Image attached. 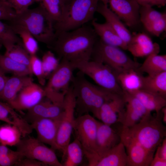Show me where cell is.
Masks as SVG:
<instances>
[{"instance_id":"5b68a950","label":"cell","mask_w":166,"mask_h":166,"mask_svg":"<svg viewBox=\"0 0 166 166\" xmlns=\"http://www.w3.org/2000/svg\"><path fill=\"white\" fill-rule=\"evenodd\" d=\"M101 0H73L65 6L61 19L54 24L55 32L71 30L93 19Z\"/></svg>"},{"instance_id":"277c9868","label":"cell","mask_w":166,"mask_h":166,"mask_svg":"<svg viewBox=\"0 0 166 166\" xmlns=\"http://www.w3.org/2000/svg\"><path fill=\"white\" fill-rule=\"evenodd\" d=\"M10 22L23 26L38 42L49 46L54 39V23L41 3L35 8H28L22 13L16 14Z\"/></svg>"},{"instance_id":"4316f807","label":"cell","mask_w":166,"mask_h":166,"mask_svg":"<svg viewBox=\"0 0 166 166\" xmlns=\"http://www.w3.org/2000/svg\"><path fill=\"white\" fill-rule=\"evenodd\" d=\"M166 98V71L142 77V89Z\"/></svg>"},{"instance_id":"c3c4849f","label":"cell","mask_w":166,"mask_h":166,"mask_svg":"<svg viewBox=\"0 0 166 166\" xmlns=\"http://www.w3.org/2000/svg\"><path fill=\"white\" fill-rule=\"evenodd\" d=\"M8 77L0 68V95L4 89Z\"/></svg>"},{"instance_id":"ac0fdd59","label":"cell","mask_w":166,"mask_h":166,"mask_svg":"<svg viewBox=\"0 0 166 166\" xmlns=\"http://www.w3.org/2000/svg\"><path fill=\"white\" fill-rule=\"evenodd\" d=\"M125 104L123 94H117L101 106L95 117L110 126L117 122H120Z\"/></svg>"},{"instance_id":"484cf974","label":"cell","mask_w":166,"mask_h":166,"mask_svg":"<svg viewBox=\"0 0 166 166\" xmlns=\"http://www.w3.org/2000/svg\"><path fill=\"white\" fill-rule=\"evenodd\" d=\"M159 53L154 52L147 56L137 70L140 73H146L148 75L166 71V55H159Z\"/></svg>"},{"instance_id":"8992f818","label":"cell","mask_w":166,"mask_h":166,"mask_svg":"<svg viewBox=\"0 0 166 166\" xmlns=\"http://www.w3.org/2000/svg\"><path fill=\"white\" fill-rule=\"evenodd\" d=\"M122 50L97 40L91 58L107 65L116 74L129 69H137L141 64L130 58Z\"/></svg>"},{"instance_id":"7c38bea8","label":"cell","mask_w":166,"mask_h":166,"mask_svg":"<svg viewBox=\"0 0 166 166\" xmlns=\"http://www.w3.org/2000/svg\"><path fill=\"white\" fill-rule=\"evenodd\" d=\"M120 136L127 155V166H149L154 153L145 149L122 129Z\"/></svg>"},{"instance_id":"9a60e30c","label":"cell","mask_w":166,"mask_h":166,"mask_svg":"<svg viewBox=\"0 0 166 166\" xmlns=\"http://www.w3.org/2000/svg\"><path fill=\"white\" fill-rule=\"evenodd\" d=\"M44 97V88L33 81L21 89L10 105L21 113L23 110H28L36 105Z\"/></svg>"},{"instance_id":"83f0119b","label":"cell","mask_w":166,"mask_h":166,"mask_svg":"<svg viewBox=\"0 0 166 166\" xmlns=\"http://www.w3.org/2000/svg\"><path fill=\"white\" fill-rule=\"evenodd\" d=\"M130 94L138 98L150 112L159 113L166 106V98L144 90L140 89Z\"/></svg>"},{"instance_id":"52a82bcc","label":"cell","mask_w":166,"mask_h":166,"mask_svg":"<svg viewBox=\"0 0 166 166\" xmlns=\"http://www.w3.org/2000/svg\"><path fill=\"white\" fill-rule=\"evenodd\" d=\"M75 69L71 62L61 59L48 77L47 83L44 88L45 98L54 103L62 104L65 95L71 86Z\"/></svg>"},{"instance_id":"836d02e7","label":"cell","mask_w":166,"mask_h":166,"mask_svg":"<svg viewBox=\"0 0 166 166\" xmlns=\"http://www.w3.org/2000/svg\"><path fill=\"white\" fill-rule=\"evenodd\" d=\"M40 2L54 23L61 19L65 7L61 0H41Z\"/></svg>"},{"instance_id":"f35d334b","label":"cell","mask_w":166,"mask_h":166,"mask_svg":"<svg viewBox=\"0 0 166 166\" xmlns=\"http://www.w3.org/2000/svg\"><path fill=\"white\" fill-rule=\"evenodd\" d=\"M30 68L32 74L36 77L40 85H44L46 78L44 73L42 60L36 54L30 55Z\"/></svg>"},{"instance_id":"4dcf8cb0","label":"cell","mask_w":166,"mask_h":166,"mask_svg":"<svg viewBox=\"0 0 166 166\" xmlns=\"http://www.w3.org/2000/svg\"><path fill=\"white\" fill-rule=\"evenodd\" d=\"M0 68L4 73H10L14 75L31 76L32 74L30 68L27 66L1 54Z\"/></svg>"},{"instance_id":"681fc988","label":"cell","mask_w":166,"mask_h":166,"mask_svg":"<svg viewBox=\"0 0 166 166\" xmlns=\"http://www.w3.org/2000/svg\"><path fill=\"white\" fill-rule=\"evenodd\" d=\"M14 151L7 146L0 144V156L9 154Z\"/></svg>"},{"instance_id":"d590c367","label":"cell","mask_w":166,"mask_h":166,"mask_svg":"<svg viewBox=\"0 0 166 166\" xmlns=\"http://www.w3.org/2000/svg\"><path fill=\"white\" fill-rule=\"evenodd\" d=\"M165 12H160L146 6H140L139 14L140 23L144 27L161 17Z\"/></svg>"},{"instance_id":"7bdbcfd3","label":"cell","mask_w":166,"mask_h":166,"mask_svg":"<svg viewBox=\"0 0 166 166\" xmlns=\"http://www.w3.org/2000/svg\"><path fill=\"white\" fill-rule=\"evenodd\" d=\"M16 14L13 9L7 5L2 0H0V20L11 22Z\"/></svg>"},{"instance_id":"5bb4252c","label":"cell","mask_w":166,"mask_h":166,"mask_svg":"<svg viewBox=\"0 0 166 166\" xmlns=\"http://www.w3.org/2000/svg\"><path fill=\"white\" fill-rule=\"evenodd\" d=\"M89 166H127V157L125 148L121 141L100 154L84 153Z\"/></svg>"},{"instance_id":"7402d4cb","label":"cell","mask_w":166,"mask_h":166,"mask_svg":"<svg viewBox=\"0 0 166 166\" xmlns=\"http://www.w3.org/2000/svg\"><path fill=\"white\" fill-rule=\"evenodd\" d=\"M97 12L101 15L121 39L128 45L131 40L132 34L121 19L109 8L107 4L99 3Z\"/></svg>"},{"instance_id":"7a4b0ae2","label":"cell","mask_w":166,"mask_h":166,"mask_svg":"<svg viewBox=\"0 0 166 166\" xmlns=\"http://www.w3.org/2000/svg\"><path fill=\"white\" fill-rule=\"evenodd\" d=\"M80 71L73 76L71 86L75 99V110L79 116L92 113L95 116L101 106L117 94L89 81Z\"/></svg>"},{"instance_id":"4fadbf2b","label":"cell","mask_w":166,"mask_h":166,"mask_svg":"<svg viewBox=\"0 0 166 166\" xmlns=\"http://www.w3.org/2000/svg\"><path fill=\"white\" fill-rule=\"evenodd\" d=\"M131 28L138 27L140 23L139 10L140 5L136 0H101Z\"/></svg>"},{"instance_id":"f907efd6","label":"cell","mask_w":166,"mask_h":166,"mask_svg":"<svg viewBox=\"0 0 166 166\" xmlns=\"http://www.w3.org/2000/svg\"><path fill=\"white\" fill-rule=\"evenodd\" d=\"M162 116V121L164 123H166V106L162 108L161 110Z\"/></svg>"},{"instance_id":"9c48e42d","label":"cell","mask_w":166,"mask_h":166,"mask_svg":"<svg viewBox=\"0 0 166 166\" xmlns=\"http://www.w3.org/2000/svg\"><path fill=\"white\" fill-rule=\"evenodd\" d=\"M23 137L16 146V151L25 157L38 160L46 166H63L53 149L48 148L37 138Z\"/></svg>"},{"instance_id":"30bf717a","label":"cell","mask_w":166,"mask_h":166,"mask_svg":"<svg viewBox=\"0 0 166 166\" xmlns=\"http://www.w3.org/2000/svg\"><path fill=\"white\" fill-rule=\"evenodd\" d=\"M64 110L58 129L56 143L58 150L65 154L66 147L70 141L75 119V99L72 88L65 95Z\"/></svg>"},{"instance_id":"f6af8a7d","label":"cell","mask_w":166,"mask_h":166,"mask_svg":"<svg viewBox=\"0 0 166 166\" xmlns=\"http://www.w3.org/2000/svg\"><path fill=\"white\" fill-rule=\"evenodd\" d=\"M140 6H146L152 7L156 6L158 7L164 6L166 0H136Z\"/></svg>"},{"instance_id":"6da1fadb","label":"cell","mask_w":166,"mask_h":166,"mask_svg":"<svg viewBox=\"0 0 166 166\" xmlns=\"http://www.w3.org/2000/svg\"><path fill=\"white\" fill-rule=\"evenodd\" d=\"M97 37L93 27L85 25L71 30L55 32L50 47L61 59L71 62L89 60Z\"/></svg>"},{"instance_id":"f1b7e54d","label":"cell","mask_w":166,"mask_h":166,"mask_svg":"<svg viewBox=\"0 0 166 166\" xmlns=\"http://www.w3.org/2000/svg\"><path fill=\"white\" fill-rule=\"evenodd\" d=\"M85 156L83 147L76 138L67 146L62 156L63 166H77L82 163Z\"/></svg>"},{"instance_id":"60d3db41","label":"cell","mask_w":166,"mask_h":166,"mask_svg":"<svg viewBox=\"0 0 166 166\" xmlns=\"http://www.w3.org/2000/svg\"><path fill=\"white\" fill-rule=\"evenodd\" d=\"M151 34L159 37L166 30V13L160 18L144 26Z\"/></svg>"},{"instance_id":"8fae6325","label":"cell","mask_w":166,"mask_h":166,"mask_svg":"<svg viewBox=\"0 0 166 166\" xmlns=\"http://www.w3.org/2000/svg\"><path fill=\"white\" fill-rule=\"evenodd\" d=\"M98 122L89 113L75 119L73 130L75 138L81 145L84 153H92L96 151Z\"/></svg>"},{"instance_id":"b9f144b4","label":"cell","mask_w":166,"mask_h":166,"mask_svg":"<svg viewBox=\"0 0 166 166\" xmlns=\"http://www.w3.org/2000/svg\"><path fill=\"white\" fill-rule=\"evenodd\" d=\"M24 157L17 151H14L9 154L0 156V166L14 165L19 160Z\"/></svg>"},{"instance_id":"cb8c5ba5","label":"cell","mask_w":166,"mask_h":166,"mask_svg":"<svg viewBox=\"0 0 166 166\" xmlns=\"http://www.w3.org/2000/svg\"><path fill=\"white\" fill-rule=\"evenodd\" d=\"M33 81L32 78L29 76L13 75L8 77L4 89L0 95V100L10 105L21 89Z\"/></svg>"},{"instance_id":"d6986e66","label":"cell","mask_w":166,"mask_h":166,"mask_svg":"<svg viewBox=\"0 0 166 166\" xmlns=\"http://www.w3.org/2000/svg\"><path fill=\"white\" fill-rule=\"evenodd\" d=\"M63 110V104L54 103L47 98L27 110L24 118L30 124L42 118H57L62 115Z\"/></svg>"},{"instance_id":"8d00e7d4","label":"cell","mask_w":166,"mask_h":166,"mask_svg":"<svg viewBox=\"0 0 166 166\" xmlns=\"http://www.w3.org/2000/svg\"><path fill=\"white\" fill-rule=\"evenodd\" d=\"M41 60L44 75L46 78L58 66L60 62L59 59L53 52L49 50L44 54Z\"/></svg>"},{"instance_id":"ba28073f","label":"cell","mask_w":166,"mask_h":166,"mask_svg":"<svg viewBox=\"0 0 166 166\" xmlns=\"http://www.w3.org/2000/svg\"><path fill=\"white\" fill-rule=\"evenodd\" d=\"M72 63L75 69L90 77L98 86L110 92L123 94L116 74L107 65L90 60Z\"/></svg>"},{"instance_id":"603a6c76","label":"cell","mask_w":166,"mask_h":166,"mask_svg":"<svg viewBox=\"0 0 166 166\" xmlns=\"http://www.w3.org/2000/svg\"><path fill=\"white\" fill-rule=\"evenodd\" d=\"M92 24L97 36L103 43L123 50L127 49V44L106 22L101 23L94 19L92 20Z\"/></svg>"},{"instance_id":"7dc6e473","label":"cell","mask_w":166,"mask_h":166,"mask_svg":"<svg viewBox=\"0 0 166 166\" xmlns=\"http://www.w3.org/2000/svg\"><path fill=\"white\" fill-rule=\"evenodd\" d=\"M166 160L159 157L156 153L154 155L149 166H166Z\"/></svg>"},{"instance_id":"f546056e","label":"cell","mask_w":166,"mask_h":166,"mask_svg":"<svg viewBox=\"0 0 166 166\" xmlns=\"http://www.w3.org/2000/svg\"><path fill=\"white\" fill-rule=\"evenodd\" d=\"M13 31L20 39L22 46L30 55L36 54L39 49L38 42L24 27L16 24L10 23Z\"/></svg>"},{"instance_id":"bcb514c9","label":"cell","mask_w":166,"mask_h":166,"mask_svg":"<svg viewBox=\"0 0 166 166\" xmlns=\"http://www.w3.org/2000/svg\"><path fill=\"white\" fill-rule=\"evenodd\" d=\"M156 153L162 159L166 160V137L163 140L161 144L156 149Z\"/></svg>"},{"instance_id":"816d5d0a","label":"cell","mask_w":166,"mask_h":166,"mask_svg":"<svg viewBox=\"0 0 166 166\" xmlns=\"http://www.w3.org/2000/svg\"><path fill=\"white\" fill-rule=\"evenodd\" d=\"M73 0H61L65 6L68 5Z\"/></svg>"},{"instance_id":"1f68e13d","label":"cell","mask_w":166,"mask_h":166,"mask_svg":"<svg viewBox=\"0 0 166 166\" xmlns=\"http://www.w3.org/2000/svg\"><path fill=\"white\" fill-rule=\"evenodd\" d=\"M22 136L19 129L16 126L6 124L0 126V144L6 146H16Z\"/></svg>"},{"instance_id":"ffe728a7","label":"cell","mask_w":166,"mask_h":166,"mask_svg":"<svg viewBox=\"0 0 166 166\" xmlns=\"http://www.w3.org/2000/svg\"><path fill=\"white\" fill-rule=\"evenodd\" d=\"M134 57H147L154 52L159 53L160 46L154 43L151 38L143 33L132 34L130 41L127 45V49Z\"/></svg>"},{"instance_id":"e0dca14e","label":"cell","mask_w":166,"mask_h":166,"mask_svg":"<svg viewBox=\"0 0 166 166\" xmlns=\"http://www.w3.org/2000/svg\"><path fill=\"white\" fill-rule=\"evenodd\" d=\"M125 109L120 123L122 127L129 128L138 122L145 115L151 113L136 97L123 91Z\"/></svg>"},{"instance_id":"ab89813d","label":"cell","mask_w":166,"mask_h":166,"mask_svg":"<svg viewBox=\"0 0 166 166\" xmlns=\"http://www.w3.org/2000/svg\"><path fill=\"white\" fill-rule=\"evenodd\" d=\"M8 6L13 9L17 14L23 12L29 8L30 6L41 0H2Z\"/></svg>"},{"instance_id":"d4e9b609","label":"cell","mask_w":166,"mask_h":166,"mask_svg":"<svg viewBox=\"0 0 166 166\" xmlns=\"http://www.w3.org/2000/svg\"><path fill=\"white\" fill-rule=\"evenodd\" d=\"M116 75L118 82L123 91L131 93L142 89L143 76L137 69H129Z\"/></svg>"},{"instance_id":"3957f363","label":"cell","mask_w":166,"mask_h":166,"mask_svg":"<svg viewBox=\"0 0 166 166\" xmlns=\"http://www.w3.org/2000/svg\"><path fill=\"white\" fill-rule=\"evenodd\" d=\"M122 129L145 149L154 153L166 136L161 110L154 116L149 113L132 126L122 127Z\"/></svg>"},{"instance_id":"2e32d148","label":"cell","mask_w":166,"mask_h":166,"mask_svg":"<svg viewBox=\"0 0 166 166\" xmlns=\"http://www.w3.org/2000/svg\"><path fill=\"white\" fill-rule=\"evenodd\" d=\"M61 116L55 119H41L30 124L37 132V139L44 144L49 145L53 150H58L56 138Z\"/></svg>"},{"instance_id":"d6a6232c","label":"cell","mask_w":166,"mask_h":166,"mask_svg":"<svg viewBox=\"0 0 166 166\" xmlns=\"http://www.w3.org/2000/svg\"><path fill=\"white\" fill-rule=\"evenodd\" d=\"M16 44L22 45L20 39L14 33L10 25L0 20V49L2 46L6 50Z\"/></svg>"},{"instance_id":"ee69618b","label":"cell","mask_w":166,"mask_h":166,"mask_svg":"<svg viewBox=\"0 0 166 166\" xmlns=\"http://www.w3.org/2000/svg\"><path fill=\"white\" fill-rule=\"evenodd\" d=\"M14 166H46L38 160L26 157H24L18 160Z\"/></svg>"},{"instance_id":"e575fe53","label":"cell","mask_w":166,"mask_h":166,"mask_svg":"<svg viewBox=\"0 0 166 166\" xmlns=\"http://www.w3.org/2000/svg\"><path fill=\"white\" fill-rule=\"evenodd\" d=\"M4 54L13 60L27 66L30 69V55L24 48L22 45L18 44L14 45L9 49H6Z\"/></svg>"},{"instance_id":"74e56055","label":"cell","mask_w":166,"mask_h":166,"mask_svg":"<svg viewBox=\"0 0 166 166\" xmlns=\"http://www.w3.org/2000/svg\"><path fill=\"white\" fill-rule=\"evenodd\" d=\"M18 116L15 109L7 103L0 100V121L16 126Z\"/></svg>"},{"instance_id":"44dd1931","label":"cell","mask_w":166,"mask_h":166,"mask_svg":"<svg viewBox=\"0 0 166 166\" xmlns=\"http://www.w3.org/2000/svg\"><path fill=\"white\" fill-rule=\"evenodd\" d=\"M120 142V135L117 134L111 126L98 121L96 150L92 153L101 154L114 147Z\"/></svg>"}]
</instances>
